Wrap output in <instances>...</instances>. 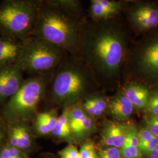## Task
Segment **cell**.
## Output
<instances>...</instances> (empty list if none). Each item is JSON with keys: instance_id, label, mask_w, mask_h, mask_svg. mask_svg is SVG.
<instances>
[{"instance_id": "cell-1", "label": "cell", "mask_w": 158, "mask_h": 158, "mask_svg": "<svg viewBox=\"0 0 158 158\" xmlns=\"http://www.w3.org/2000/svg\"><path fill=\"white\" fill-rule=\"evenodd\" d=\"M133 37L122 14L98 21L87 17L84 21L76 57L89 68L102 90L115 93L121 88Z\"/></svg>"}, {"instance_id": "cell-27", "label": "cell", "mask_w": 158, "mask_h": 158, "mask_svg": "<svg viewBox=\"0 0 158 158\" xmlns=\"http://www.w3.org/2000/svg\"><path fill=\"white\" fill-rule=\"evenodd\" d=\"M58 153L60 158H80L79 151L73 144H69Z\"/></svg>"}, {"instance_id": "cell-8", "label": "cell", "mask_w": 158, "mask_h": 158, "mask_svg": "<svg viewBox=\"0 0 158 158\" xmlns=\"http://www.w3.org/2000/svg\"><path fill=\"white\" fill-rule=\"evenodd\" d=\"M134 36L158 28V6L143 1H123L121 12Z\"/></svg>"}, {"instance_id": "cell-9", "label": "cell", "mask_w": 158, "mask_h": 158, "mask_svg": "<svg viewBox=\"0 0 158 158\" xmlns=\"http://www.w3.org/2000/svg\"><path fill=\"white\" fill-rule=\"evenodd\" d=\"M68 114L74 140L82 141L95 132V119L88 115L79 105L68 108Z\"/></svg>"}, {"instance_id": "cell-22", "label": "cell", "mask_w": 158, "mask_h": 158, "mask_svg": "<svg viewBox=\"0 0 158 158\" xmlns=\"http://www.w3.org/2000/svg\"><path fill=\"white\" fill-rule=\"evenodd\" d=\"M151 97L145 110L147 114L158 117V85L152 87Z\"/></svg>"}, {"instance_id": "cell-2", "label": "cell", "mask_w": 158, "mask_h": 158, "mask_svg": "<svg viewBox=\"0 0 158 158\" xmlns=\"http://www.w3.org/2000/svg\"><path fill=\"white\" fill-rule=\"evenodd\" d=\"M100 90L89 68L79 57L68 55L55 70L44 100L51 109H65L78 105Z\"/></svg>"}, {"instance_id": "cell-19", "label": "cell", "mask_w": 158, "mask_h": 158, "mask_svg": "<svg viewBox=\"0 0 158 158\" xmlns=\"http://www.w3.org/2000/svg\"><path fill=\"white\" fill-rule=\"evenodd\" d=\"M118 15L103 7L98 0H91L90 6L87 12V18L94 21L106 19Z\"/></svg>"}, {"instance_id": "cell-16", "label": "cell", "mask_w": 158, "mask_h": 158, "mask_svg": "<svg viewBox=\"0 0 158 158\" xmlns=\"http://www.w3.org/2000/svg\"><path fill=\"white\" fill-rule=\"evenodd\" d=\"M59 117L57 109H49L42 112H38L33 119L31 129L39 135L51 134L54 130Z\"/></svg>"}, {"instance_id": "cell-5", "label": "cell", "mask_w": 158, "mask_h": 158, "mask_svg": "<svg viewBox=\"0 0 158 158\" xmlns=\"http://www.w3.org/2000/svg\"><path fill=\"white\" fill-rule=\"evenodd\" d=\"M55 70L29 76L17 93L3 105L1 119L7 125L29 122L38 113L40 103L45 97Z\"/></svg>"}, {"instance_id": "cell-7", "label": "cell", "mask_w": 158, "mask_h": 158, "mask_svg": "<svg viewBox=\"0 0 158 158\" xmlns=\"http://www.w3.org/2000/svg\"><path fill=\"white\" fill-rule=\"evenodd\" d=\"M23 43L22 54L15 65L29 76L55 70L69 55L58 46L34 36Z\"/></svg>"}, {"instance_id": "cell-10", "label": "cell", "mask_w": 158, "mask_h": 158, "mask_svg": "<svg viewBox=\"0 0 158 158\" xmlns=\"http://www.w3.org/2000/svg\"><path fill=\"white\" fill-rule=\"evenodd\" d=\"M23 72L17 65L0 66V105H4L23 85Z\"/></svg>"}, {"instance_id": "cell-6", "label": "cell", "mask_w": 158, "mask_h": 158, "mask_svg": "<svg viewBox=\"0 0 158 158\" xmlns=\"http://www.w3.org/2000/svg\"><path fill=\"white\" fill-rule=\"evenodd\" d=\"M40 0L0 2V35L23 41L32 36Z\"/></svg>"}, {"instance_id": "cell-11", "label": "cell", "mask_w": 158, "mask_h": 158, "mask_svg": "<svg viewBox=\"0 0 158 158\" xmlns=\"http://www.w3.org/2000/svg\"><path fill=\"white\" fill-rule=\"evenodd\" d=\"M134 111L132 104L121 89L110 96L108 115L112 121L120 123H128Z\"/></svg>"}, {"instance_id": "cell-28", "label": "cell", "mask_w": 158, "mask_h": 158, "mask_svg": "<svg viewBox=\"0 0 158 158\" xmlns=\"http://www.w3.org/2000/svg\"><path fill=\"white\" fill-rule=\"evenodd\" d=\"M6 134H7V131L6 132L4 125L2 124V123L0 121V143H2L5 139Z\"/></svg>"}, {"instance_id": "cell-30", "label": "cell", "mask_w": 158, "mask_h": 158, "mask_svg": "<svg viewBox=\"0 0 158 158\" xmlns=\"http://www.w3.org/2000/svg\"><path fill=\"white\" fill-rule=\"evenodd\" d=\"M0 158H4V157H3V156H1V155H0Z\"/></svg>"}, {"instance_id": "cell-14", "label": "cell", "mask_w": 158, "mask_h": 158, "mask_svg": "<svg viewBox=\"0 0 158 158\" xmlns=\"http://www.w3.org/2000/svg\"><path fill=\"white\" fill-rule=\"evenodd\" d=\"M109 97L106 92L100 90L87 96L78 105L96 119L108 115Z\"/></svg>"}, {"instance_id": "cell-25", "label": "cell", "mask_w": 158, "mask_h": 158, "mask_svg": "<svg viewBox=\"0 0 158 158\" xmlns=\"http://www.w3.org/2000/svg\"><path fill=\"white\" fill-rule=\"evenodd\" d=\"M0 155L5 158H28L23 151L10 145L4 147L1 150Z\"/></svg>"}, {"instance_id": "cell-24", "label": "cell", "mask_w": 158, "mask_h": 158, "mask_svg": "<svg viewBox=\"0 0 158 158\" xmlns=\"http://www.w3.org/2000/svg\"><path fill=\"white\" fill-rule=\"evenodd\" d=\"M158 146V138L154 137L150 140L139 143L138 149L141 153L142 156L143 155L148 156Z\"/></svg>"}, {"instance_id": "cell-15", "label": "cell", "mask_w": 158, "mask_h": 158, "mask_svg": "<svg viewBox=\"0 0 158 158\" xmlns=\"http://www.w3.org/2000/svg\"><path fill=\"white\" fill-rule=\"evenodd\" d=\"M24 46L23 41L5 36H0V66L16 64Z\"/></svg>"}, {"instance_id": "cell-23", "label": "cell", "mask_w": 158, "mask_h": 158, "mask_svg": "<svg viewBox=\"0 0 158 158\" xmlns=\"http://www.w3.org/2000/svg\"><path fill=\"white\" fill-rule=\"evenodd\" d=\"M79 153L80 158H98L94 143L91 140H87L83 143Z\"/></svg>"}, {"instance_id": "cell-21", "label": "cell", "mask_w": 158, "mask_h": 158, "mask_svg": "<svg viewBox=\"0 0 158 158\" xmlns=\"http://www.w3.org/2000/svg\"><path fill=\"white\" fill-rule=\"evenodd\" d=\"M143 127L158 138V117L145 114L142 119Z\"/></svg>"}, {"instance_id": "cell-18", "label": "cell", "mask_w": 158, "mask_h": 158, "mask_svg": "<svg viewBox=\"0 0 158 158\" xmlns=\"http://www.w3.org/2000/svg\"><path fill=\"white\" fill-rule=\"evenodd\" d=\"M54 5L70 15L81 18L87 17L81 1L79 0H50Z\"/></svg>"}, {"instance_id": "cell-13", "label": "cell", "mask_w": 158, "mask_h": 158, "mask_svg": "<svg viewBox=\"0 0 158 158\" xmlns=\"http://www.w3.org/2000/svg\"><path fill=\"white\" fill-rule=\"evenodd\" d=\"M120 89L132 104L135 111L145 110L151 97V88L140 83L130 81L124 83Z\"/></svg>"}, {"instance_id": "cell-29", "label": "cell", "mask_w": 158, "mask_h": 158, "mask_svg": "<svg viewBox=\"0 0 158 158\" xmlns=\"http://www.w3.org/2000/svg\"><path fill=\"white\" fill-rule=\"evenodd\" d=\"M148 157L149 158H158V146L152 152L150 153Z\"/></svg>"}, {"instance_id": "cell-26", "label": "cell", "mask_w": 158, "mask_h": 158, "mask_svg": "<svg viewBox=\"0 0 158 158\" xmlns=\"http://www.w3.org/2000/svg\"><path fill=\"white\" fill-rule=\"evenodd\" d=\"M98 158H122L119 148L106 147L98 153Z\"/></svg>"}, {"instance_id": "cell-3", "label": "cell", "mask_w": 158, "mask_h": 158, "mask_svg": "<svg viewBox=\"0 0 158 158\" xmlns=\"http://www.w3.org/2000/svg\"><path fill=\"white\" fill-rule=\"evenodd\" d=\"M85 19L70 15L50 0H40L32 36L45 40L76 57Z\"/></svg>"}, {"instance_id": "cell-17", "label": "cell", "mask_w": 158, "mask_h": 158, "mask_svg": "<svg viewBox=\"0 0 158 158\" xmlns=\"http://www.w3.org/2000/svg\"><path fill=\"white\" fill-rule=\"evenodd\" d=\"M51 134L57 139L66 141L74 140L68 118V108L63 109L62 114L59 115L56 125Z\"/></svg>"}, {"instance_id": "cell-12", "label": "cell", "mask_w": 158, "mask_h": 158, "mask_svg": "<svg viewBox=\"0 0 158 158\" xmlns=\"http://www.w3.org/2000/svg\"><path fill=\"white\" fill-rule=\"evenodd\" d=\"M129 123H120L112 120L103 123L101 132V142L106 147L121 148L124 143Z\"/></svg>"}, {"instance_id": "cell-20", "label": "cell", "mask_w": 158, "mask_h": 158, "mask_svg": "<svg viewBox=\"0 0 158 158\" xmlns=\"http://www.w3.org/2000/svg\"><path fill=\"white\" fill-rule=\"evenodd\" d=\"M12 124L17 131L22 151L28 149L32 143L31 128L29 125L28 122H20Z\"/></svg>"}, {"instance_id": "cell-4", "label": "cell", "mask_w": 158, "mask_h": 158, "mask_svg": "<svg viewBox=\"0 0 158 158\" xmlns=\"http://www.w3.org/2000/svg\"><path fill=\"white\" fill-rule=\"evenodd\" d=\"M130 81L158 85V28L133 40L127 52L123 84Z\"/></svg>"}]
</instances>
